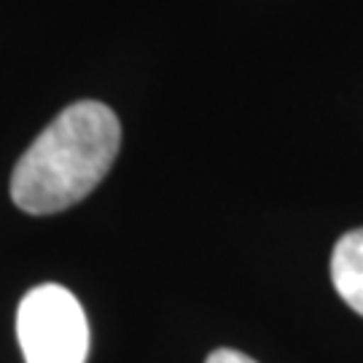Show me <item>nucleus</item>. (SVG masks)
<instances>
[{"mask_svg":"<svg viewBox=\"0 0 363 363\" xmlns=\"http://www.w3.org/2000/svg\"><path fill=\"white\" fill-rule=\"evenodd\" d=\"M121 124L108 105L81 100L65 108L16 162L11 199L30 216H52L89 196L113 167Z\"/></svg>","mask_w":363,"mask_h":363,"instance_id":"obj_1","label":"nucleus"},{"mask_svg":"<svg viewBox=\"0 0 363 363\" xmlns=\"http://www.w3.org/2000/svg\"><path fill=\"white\" fill-rule=\"evenodd\" d=\"M205 363H256L250 355L240 350H229V347H223V350H216L208 355V361Z\"/></svg>","mask_w":363,"mask_h":363,"instance_id":"obj_4","label":"nucleus"},{"mask_svg":"<svg viewBox=\"0 0 363 363\" xmlns=\"http://www.w3.org/2000/svg\"><path fill=\"white\" fill-rule=\"evenodd\" d=\"M331 280L342 301L363 315V229L347 232L334 247Z\"/></svg>","mask_w":363,"mask_h":363,"instance_id":"obj_3","label":"nucleus"},{"mask_svg":"<svg viewBox=\"0 0 363 363\" xmlns=\"http://www.w3.org/2000/svg\"><path fill=\"white\" fill-rule=\"evenodd\" d=\"M16 337L27 363H86L89 355L84 307L57 283L27 291L16 310Z\"/></svg>","mask_w":363,"mask_h":363,"instance_id":"obj_2","label":"nucleus"}]
</instances>
